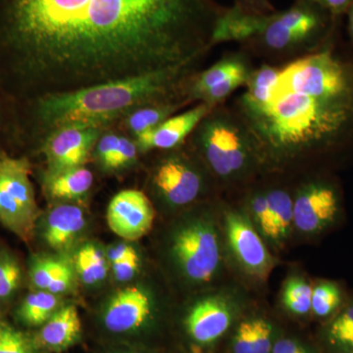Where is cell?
<instances>
[{"instance_id":"cell-1","label":"cell","mask_w":353,"mask_h":353,"mask_svg":"<svg viewBox=\"0 0 353 353\" xmlns=\"http://www.w3.org/2000/svg\"><path fill=\"white\" fill-rule=\"evenodd\" d=\"M216 0H0V92L15 108L206 57Z\"/></svg>"},{"instance_id":"cell-2","label":"cell","mask_w":353,"mask_h":353,"mask_svg":"<svg viewBox=\"0 0 353 353\" xmlns=\"http://www.w3.org/2000/svg\"><path fill=\"white\" fill-rule=\"evenodd\" d=\"M331 39L280 66L263 99L238 95L231 103L256 143L264 174L299 168L353 139V63L334 53Z\"/></svg>"},{"instance_id":"cell-3","label":"cell","mask_w":353,"mask_h":353,"mask_svg":"<svg viewBox=\"0 0 353 353\" xmlns=\"http://www.w3.org/2000/svg\"><path fill=\"white\" fill-rule=\"evenodd\" d=\"M204 57L153 73L43 95L17 108L19 141L72 125L104 128L153 102L190 101L188 87Z\"/></svg>"},{"instance_id":"cell-4","label":"cell","mask_w":353,"mask_h":353,"mask_svg":"<svg viewBox=\"0 0 353 353\" xmlns=\"http://www.w3.org/2000/svg\"><path fill=\"white\" fill-rule=\"evenodd\" d=\"M185 143L221 185H245L264 174L250 130L238 112L226 103L213 108Z\"/></svg>"},{"instance_id":"cell-5","label":"cell","mask_w":353,"mask_h":353,"mask_svg":"<svg viewBox=\"0 0 353 353\" xmlns=\"http://www.w3.org/2000/svg\"><path fill=\"white\" fill-rule=\"evenodd\" d=\"M326 10L306 0H294L284 11L269 17L263 30L241 44L262 63L283 66L311 54L333 37L336 20Z\"/></svg>"},{"instance_id":"cell-6","label":"cell","mask_w":353,"mask_h":353,"mask_svg":"<svg viewBox=\"0 0 353 353\" xmlns=\"http://www.w3.org/2000/svg\"><path fill=\"white\" fill-rule=\"evenodd\" d=\"M29 158L0 152V223L29 241L39 215Z\"/></svg>"},{"instance_id":"cell-7","label":"cell","mask_w":353,"mask_h":353,"mask_svg":"<svg viewBox=\"0 0 353 353\" xmlns=\"http://www.w3.org/2000/svg\"><path fill=\"white\" fill-rule=\"evenodd\" d=\"M183 145L167 150L155 167L152 185L162 201L173 208L189 205L210 189L214 179L196 153L185 152Z\"/></svg>"},{"instance_id":"cell-8","label":"cell","mask_w":353,"mask_h":353,"mask_svg":"<svg viewBox=\"0 0 353 353\" xmlns=\"http://www.w3.org/2000/svg\"><path fill=\"white\" fill-rule=\"evenodd\" d=\"M210 218H199L174 234L172 252L183 275L196 283L212 280L221 263L218 234Z\"/></svg>"},{"instance_id":"cell-9","label":"cell","mask_w":353,"mask_h":353,"mask_svg":"<svg viewBox=\"0 0 353 353\" xmlns=\"http://www.w3.org/2000/svg\"><path fill=\"white\" fill-rule=\"evenodd\" d=\"M341 196L331 181L310 178L294 192V224L304 234L321 233L341 212Z\"/></svg>"},{"instance_id":"cell-10","label":"cell","mask_w":353,"mask_h":353,"mask_svg":"<svg viewBox=\"0 0 353 353\" xmlns=\"http://www.w3.org/2000/svg\"><path fill=\"white\" fill-rule=\"evenodd\" d=\"M103 128L64 126L46 134L41 146L48 172L82 167L87 163Z\"/></svg>"},{"instance_id":"cell-11","label":"cell","mask_w":353,"mask_h":353,"mask_svg":"<svg viewBox=\"0 0 353 353\" xmlns=\"http://www.w3.org/2000/svg\"><path fill=\"white\" fill-rule=\"evenodd\" d=\"M155 211L145 192L122 190L109 202L106 220L114 234L127 241H137L152 228Z\"/></svg>"},{"instance_id":"cell-12","label":"cell","mask_w":353,"mask_h":353,"mask_svg":"<svg viewBox=\"0 0 353 353\" xmlns=\"http://www.w3.org/2000/svg\"><path fill=\"white\" fill-rule=\"evenodd\" d=\"M248 218L236 210L227 211L225 229L228 243L239 263L248 273L264 275L270 268L271 256Z\"/></svg>"},{"instance_id":"cell-13","label":"cell","mask_w":353,"mask_h":353,"mask_svg":"<svg viewBox=\"0 0 353 353\" xmlns=\"http://www.w3.org/2000/svg\"><path fill=\"white\" fill-rule=\"evenodd\" d=\"M216 106L199 102L194 108L172 116L152 131L134 139L139 152L175 150L185 145L201 121Z\"/></svg>"},{"instance_id":"cell-14","label":"cell","mask_w":353,"mask_h":353,"mask_svg":"<svg viewBox=\"0 0 353 353\" xmlns=\"http://www.w3.org/2000/svg\"><path fill=\"white\" fill-rule=\"evenodd\" d=\"M152 299L141 288L121 290L109 301L104 312V325L113 333H127L145 324L152 314Z\"/></svg>"},{"instance_id":"cell-15","label":"cell","mask_w":353,"mask_h":353,"mask_svg":"<svg viewBox=\"0 0 353 353\" xmlns=\"http://www.w3.org/2000/svg\"><path fill=\"white\" fill-rule=\"evenodd\" d=\"M232 322V313L224 301L218 299L201 301L190 310L188 331L199 343H211L226 333Z\"/></svg>"},{"instance_id":"cell-16","label":"cell","mask_w":353,"mask_h":353,"mask_svg":"<svg viewBox=\"0 0 353 353\" xmlns=\"http://www.w3.org/2000/svg\"><path fill=\"white\" fill-rule=\"evenodd\" d=\"M254 68L252 57L245 50L240 48V50L228 52L208 69L194 74L188 87V97L192 103H199L201 95L209 88L215 87L234 74Z\"/></svg>"},{"instance_id":"cell-17","label":"cell","mask_w":353,"mask_h":353,"mask_svg":"<svg viewBox=\"0 0 353 353\" xmlns=\"http://www.w3.org/2000/svg\"><path fill=\"white\" fill-rule=\"evenodd\" d=\"M272 15V14H271ZM268 16L245 12L238 6L225 7L216 22L212 36V46L236 41L240 44L252 39L263 30Z\"/></svg>"},{"instance_id":"cell-18","label":"cell","mask_w":353,"mask_h":353,"mask_svg":"<svg viewBox=\"0 0 353 353\" xmlns=\"http://www.w3.org/2000/svg\"><path fill=\"white\" fill-rule=\"evenodd\" d=\"M82 323L78 309L74 305L58 309L51 316L38 336L39 345L51 352H62L78 341Z\"/></svg>"},{"instance_id":"cell-19","label":"cell","mask_w":353,"mask_h":353,"mask_svg":"<svg viewBox=\"0 0 353 353\" xmlns=\"http://www.w3.org/2000/svg\"><path fill=\"white\" fill-rule=\"evenodd\" d=\"M85 224L82 208L73 204H60L48 216L44 240L53 250H64L75 241Z\"/></svg>"},{"instance_id":"cell-20","label":"cell","mask_w":353,"mask_h":353,"mask_svg":"<svg viewBox=\"0 0 353 353\" xmlns=\"http://www.w3.org/2000/svg\"><path fill=\"white\" fill-rule=\"evenodd\" d=\"M94 175L85 166L59 172L46 171L43 190L53 201H74L82 199L92 189Z\"/></svg>"},{"instance_id":"cell-21","label":"cell","mask_w":353,"mask_h":353,"mask_svg":"<svg viewBox=\"0 0 353 353\" xmlns=\"http://www.w3.org/2000/svg\"><path fill=\"white\" fill-rule=\"evenodd\" d=\"M190 103L188 99H178L146 104L125 116V128L134 139L155 129Z\"/></svg>"},{"instance_id":"cell-22","label":"cell","mask_w":353,"mask_h":353,"mask_svg":"<svg viewBox=\"0 0 353 353\" xmlns=\"http://www.w3.org/2000/svg\"><path fill=\"white\" fill-rule=\"evenodd\" d=\"M31 278L38 289L59 294L71 288L74 272L66 260L43 257L32 262Z\"/></svg>"},{"instance_id":"cell-23","label":"cell","mask_w":353,"mask_h":353,"mask_svg":"<svg viewBox=\"0 0 353 353\" xmlns=\"http://www.w3.org/2000/svg\"><path fill=\"white\" fill-rule=\"evenodd\" d=\"M269 202V230L267 238L273 241L284 240L294 223V192L283 185L265 188Z\"/></svg>"},{"instance_id":"cell-24","label":"cell","mask_w":353,"mask_h":353,"mask_svg":"<svg viewBox=\"0 0 353 353\" xmlns=\"http://www.w3.org/2000/svg\"><path fill=\"white\" fill-rule=\"evenodd\" d=\"M272 327L261 318L241 323L234 336V353H271Z\"/></svg>"},{"instance_id":"cell-25","label":"cell","mask_w":353,"mask_h":353,"mask_svg":"<svg viewBox=\"0 0 353 353\" xmlns=\"http://www.w3.org/2000/svg\"><path fill=\"white\" fill-rule=\"evenodd\" d=\"M57 294L46 290L28 294L21 304L18 315L27 326L38 327L46 324L57 311Z\"/></svg>"},{"instance_id":"cell-26","label":"cell","mask_w":353,"mask_h":353,"mask_svg":"<svg viewBox=\"0 0 353 353\" xmlns=\"http://www.w3.org/2000/svg\"><path fill=\"white\" fill-rule=\"evenodd\" d=\"M97 245L88 243L77 252L75 267L79 277L85 285H95L108 276V261Z\"/></svg>"},{"instance_id":"cell-27","label":"cell","mask_w":353,"mask_h":353,"mask_svg":"<svg viewBox=\"0 0 353 353\" xmlns=\"http://www.w3.org/2000/svg\"><path fill=\"white\" fill-rule=\"evenodd\" d=\"M327 339L336 350L347 353L353 352V304L331 322L327 330Z\"/></svg>"},{"instance_id":"cell-28","label":"cell","mask_w":353,"mask_h":353,"mask_svg":"<svg viewBox=\"0 0 353 353\" xmlns=\"http://www.w3.org/2000/svg\"><path fill=\"white\" fill-rule=\"evenodd\" d=\"M312 290L313 288L303 279H290L283 292V303L294 314H307L311 311Z\"/></svg>"},{"instance_id":"cell-29","label":"cell","mask_w":353,"mask_h":353,"mask_svg":"<svg viewBox=\"0 0 353 353\" xmlns=\"http://www.w3.org/2000/svg\"><path fill=\"white\" fill-rule=\"evenodd\" d=\"M341 303V289L334 282L325 281L313 288L311 310L318 317H328L333 314Z\"/></svg>"},{"instance_id":"cell-30","label":"cell","mask_w":353,"mask_h":353,"mask_svg":"<svg viewBox=\"0 0 353 353\" xmlns=\"http://www.w3.org/2000/svg\"><path fill=\"white\" fill-rule=\"evenodd\" d=\"M0 353H34V343L23 332L0 321Z\"/></svg>"},{"instance_id":"cell-31","label":"cell","mask_w":353,"mask_h":353,"mask_svg":"<svg viewBox=\"0 0 353 353\" xmlns=\"http://www.w3.org/2000/svg\"><path fill=\"white\" fill-rule=\"evenodd\" d=\"M22 272L19 264L8 254L0 255V299H6L19 288Z\"/></svg>"},{"instance_id":"cell-32","label":"cell","mask_w":353,"mask_h":353,"mask_svg":"<svg viewBox=\"0 0 353 353\" xmlns=\"http://www.w3.org/2000/svg\"><path fill=\"white\" fill-rule=\"evenodd\" d=\"M246 205L252 213L257 227L259 228L261 233L267 236L270 211H269V202L265 188L256 187L254 190H250L246 199Z\"/></svg>"},{"instance_id":"cell-33","label":"cell","mask_w":353,"mask_h":353,"mask_svg":"<svg viewBox=\"0 0 353 353\" xmlns=\"http://www.w3.org/2000/svg\"><path fill=\"white\" fill-rule=\"evenodd\" d=\"M18 141V124L16 108L0 92V143Z\"/></svg>"},{"instance_id":"cell-34","label":"cell","mask_w":353,"mask_h":353,"mask_svg":"<svg viewBox=\"0 0 353 353\" xmlns=\"http://www.w3.org/2000/svg\"><path fill=\"white\" fill-rule=\"evenodd\" d=\"M121 134L113 132H102L94 146L95 157L106 170H110L114 155L120 143Z\"/></svg>"},{"instance_id":"cell-35","label":"cell","mask_w":353,"mask_h":353,"mask_svg":"<svg viewBox=\"0 0 353 353\" xmlns=\"http://www.w3.org/2000/svg\"><path fill=\"white\" fill-rule=\"evenodd\" d=\"M139 152L136 141L127 137L121 136L119 145L114 155L110 170H120L134 163Z\"/></svg>"},{"instance_id":"cell-36","label":"cell","mask_w":353,"mask_h":353,"mask_svg":"<svg viewBox=\"0 0 353 353\" xmlns=\"http://www.w3.org/2000/svg\"><path fill=\"white\" fill-rule=\"evenodd\" d=\"M234 6L254 15L268 16L277 11L271 0H234Z\"/></svg>"},{"instance_id":"cell-37","label":"cell","mask_w":353,"mask_h":353,"mask_svg":"<svg viewBox=\"0 0 353 353\" xmlns=\"http://www.w3.org/2000/svg\"><path fill=\"white\" fill-rule=\"evenodd\" d=\"M111 266H112L114 277L120 282H128L134 277L139 270V255L124 260V261L118 262V263L111 264Z\"/></svg>"},{"instance_id":"cell-38","label":"cell","mask_w":353,"mask_h":353,"mask_svg":"<svg viewBox=\"0 0 353 353\" xmlns=\"http://www.w3.org/2000/svg\"><path fill=\"white\" fill-rule=\"evenodd\" d=\"M321 7L334 18L347 13V9L353 3V0H306Z\"/></svg>"},{"instance_id":"cell-39","label":"cell","mask_w":353,"mask_h":353,"mask_svg":"<svg viewBox=\"0 0 353 353\" xmlns=\"http://www.w3.org/2000/svg\"><path fill=\"white\" fill-rule=\"evenodd\" d=\"M137 255L138 253L132 246L126 245V243H121V245L113 246L108 250V259L111 264H114L137 256Z\"/></svg>"},{"instance_id":"cell-40","label":"cell","mask_w":353,"mask_h":353,"mask_svg":"<svg viewBox=\"0 0 353 353\" xmlns=\"http://www.w3.org/2000/svg\"><path fill=\"white\" fill-rule=\"evenodd\" d=\"M271 353H307L296 341L285 339L279 341L275 347L272 348Z\"/></svg>"},{"instance_id":"cell-41","label":"cell","mask_w":353,"mask_h":353,"mask_svg":"<svg viewBox=\"0 0 353 353\" xmlns=\"http://www.w3.org/2000/svg\"><path fill=\"white\" fill-rule=\"evenodd\" d=\"M347 32L350 36V41H352L353 46V3L350 6L347 11Z\"/></svg>"},{"instance_id":"cell-42","label":"cell","mask_w":353,"mask_h":353,"mask_svg":"<svg viewBox=\"0 0 353 353\" xmlns=\"http://www.w3.org/2000/svg\"><path fill=\"white\" fill-rule=\"evenodd\" d=\"M350 353H353V352H350Z\"/></svg>"}]
</instances>
